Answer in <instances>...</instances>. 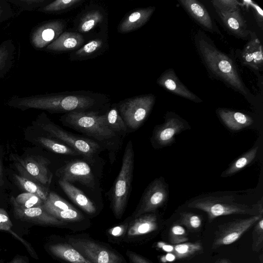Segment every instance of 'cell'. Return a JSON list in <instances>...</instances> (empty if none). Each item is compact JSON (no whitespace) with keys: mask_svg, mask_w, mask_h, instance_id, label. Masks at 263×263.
I'll return each mask as SVG.
<instances>
[{"mask_svg":"<svg viewBox=\"0 0 263 263\" xmlns=\"http://www.w3.org/2000/svg\"><path fill=\"white\" fill-rule=\"evenodd\" d=\"M197 51L210 76L247 98L253 97L245 84L235 62L218 49L210 38L199 30L194 37Z\"/></svg>","mask_w":263,"mask_h":263,"instance_id":"obj_1","label":"cell"},{"mask_svg":"<svg viewBox=\"0 0 263 263\" xmlns=\"http://www.w3.org/2000/svg\"><path fill=\"white\" fill-rule=\"evenodd\" d=\"M63 124L100 142H110L117 138V134L108 125L106 115L93 112L72 111L62 118Z\"/></svg>","mask_w":263,"mask_h":263,"instance_id":"obj_2","label":"cell"},{"mask_svg":"<svg viewBox=\"0 0 263 263\" xmlns=\"http://www.w3.org/2000/svg\"><path fill=\"white\" fill-rule=\"evenodd\" d=\"M134 157L133 143L129 140L124 149L120 171L111 193L112 209L117 218L122 216L129 197L133 177Z\"/></svg>","mask_w":263,"mask_h":263,"instance_id":"obj_3","label":"cell"},{"mask_svg":"<svg viewBox=\"0 0 263 263\" xmlns=\"http://www.w3.org/2000/svg\"><path fill=\"white\" fill-rule=\"evenodd\" d=\"M188 206L205 212L209 222L221 216L232 214L257 215L253 208L236 202L233 196L204 197L190 202Z\"/></svg>","mask_w":263,"mask_h":263,"instance_id":"obj_4","label":"cell"},{"mask_svg":"<svg viewBox=\"0 0 263 263\" xmlns=\"http://www.w3.org/2000/svg\"><path fill=\"white\" fill-rule=\"evenodd\" d=\"M153 94L129 98L119 105L118 111L127 127L132 130L138 128L151 111L155 101Z\"/></svg>","mask_w":263,"mask_h":263,"instance_id":"obj_5","label":"cell"},{"mask_svg":"<svg viewBox=\"0 0 263 263\" xmlns=\"http://www.w3.org/2000/svg\"><path fill=\"white\" fill-rule=\"evenodd\" d=\"M41 127L48 135L72 148L91 162L102 149L101 145L94 140L74 135L52 123L42 124Z\"/></svg>","mask_w":263,"mask_h":263,"instance_id":"obj_6","label":"cell"},{"mask_svg":"<svg viewBox=\"0 0 263 263\" xmlns=\"http://www.w3.org/2000/svg\"><path fill=\"white\" fill-rule=\"evenodd\" d=\"M14 164L21 175L31 179L42 185L51 183L52 174L48 165L49 162L40 156H29L21 158L12 155Z\"/></svg>","mask_w":263,"mask_h":263,"instance_id":"obj_7","label":"cell"},{"mask_svg":"<svg viewBox=\"0 0 263 263\" xmlns=\"http://www.w3.org/2000/svg\"><path fill=\"white\" fill-rule=\"evenodd\" d=\"M262 216L263 213H260L247 218L236 219L219 225L215 233L212 249H217L235 242Z\"/></svg>","mask_w":263,"mask_h":263,"instance_id":"obj_8","label":"cell"},{"mask_svg":"<svg viewBox=\"0 0 263 263\" xmlns=\"http://www.w3.org/2000/svg\"><path fill=\"white\" fill-rule=\"evenodd\" d=\"M68 242L92 263H122L116 254L93 241L72 238Z\"/></svg>","mask_w":263,"mask_h":263,"instance_id":"obj_9","label":"cell"},{"mask_svg":"<svg viewBox=\"0 0 263 263\" xmlns=\"http://www.w3.org/2000/svg\"><path fill=\"white\" fill-rule=\"evenodd\" d=\"M167 196L165 184L160 178L156 179L149 184L143 193L134 213L135 217L155 211L165 202Z\"/></svg>","mask_w":263,"mask_h":263,"instance_id":"obj_10","label":"cell"},{"mask_svg":"<svg viewBox=\"0 0 263 263\" xmlns=\"http://www.w3.org/2000/svg\"><path fill=\"white\" fill-rule=\"evenodd\" d=\"M95 102L94 99L88 96L65 95L47 99L40 106L45 109L70 112L87 109Z\"/></svg>","mask_w":263,"mask_h":263,"instance_id":"obj_11","label":"cell"},{"mask_svg":"<svg viewBox=\"0 0 263 263\" xmlns=\"http://www.w3.org/2000/svg\"><path fill=\"white\" fill-rule=\"evenodd\" d=\"M56 175L59 179L70 181H79L83 185L93 189L95 178L87 163L81 160H74L66 163L58 169Z\"/></svg>","mask_w":263,"mask_h":263,"instance_id":"obj_12","label":"cell"},{"mask_svg":"<svg viewBox=\"0 0 263 263\" xmlns=\"http://www.w3.org/2000/svg\"><path fill=\"white\" fill-rule=\"evenodd\" d=\"M16 219L25 222L41 226H60L65 224L48 213L42 205L28 209H23L12 204Z\"/></svg>","mask_w":263,"mask_h":263,"instance_id":"obj_13","label":"cell"},{"mask_svg":"<svg viewBox=\"0 0 263 263\" xmlns=\"http://www.w3.org/2000/svg\"><path fill=\"white\" fill-rule=\"evenodd\" d=\"M187 14L203 29L212 33L220 34L216 24L206 8L197 0H178Z\"/></svg>","mask_w":263,"mask_h":263,"instance_id":"obj_14","label":"cell"},{"mask_svg":"<svg viewBox=\"0 0 263 263\" xmlns=\"http://www.w3.org/2000/svg\"><path fill=\"white\" fill-rule=\"evenodd\" d=\"M157 83L175 95L195 103H201V99L191 91L179 79L174 69L169 68L164 71L157 80Z\"/></svg>","mask_w":263,"mask_h":263,"instance_id":"obj_15","label":"cell"},{"mask_svg":"<svg viewBox=\"0 0 263 263\" xmlns=\"http://www.w3.org/2000/svg\"><path fill=\"white\" fill-rule=\"evenodd\" d=\"M250 39L240 53L241 64L254 71H261L263 67L262 45L256 33L251 31Z\"/></svg>","mask_w":263,"mask_h":263,"instance_id":"obj_16","label":"cell"},{"mask_svg":"<svg viewBox=\"0 0 263 263\" xmlns=\"http://www.w3.org/2000/svg\"><path fill=\"white\" fill-rule=\"evenodd\" d=\"M216 12L229 32L241 39H248L251 31L249 29L239 9L231 12L218 10H216Z\"/></svg>","mask_w":263,"mask_h":263,"instance_id":"obj_17","label":"cell"},{"mask_svg":"<svg viewBox=\"0 0 263 263\" xmlns=\"http://www.w3.org/2000/svg\"><path fill=\"white\" fill-rule=\"evenodd\" d=\"M155 9V7H148L133 11L120 23L118 32L126 33L140 28L148 21Z\"/></svg>","mask_w":263,"mask_h":263,"instance_id":"obj_18","label":"cell"},{"mask_svg":"<svg viewBox=\"0 0 263 263\" xmlns=\"http://www.w3.org/2000/svg\"><path fill=\"white\" fill-rule=\"evenodd\" d=\"M184 128L183 123L179 119L169 118L156 130L154 139L161 146L167 145L174 141L175 136L180 133Z\"/></svg>","mask_w":263,"mask_h":263,"instance_id":"obj_19","label":"cell"},{"mask_svg":"<svg viewBox=\"0 0 263 263\" xmlns=\"http://www.w3.org/2000/svg\"><path fill=\"white\" fill-rule=\"evenodd\" d=\"M217 114L226 126L233 130H239L250 126L252 118L242 112L225 108H218Z\"/></svg>","mask_w":263,"mask_h":263,"instance_id":"obj_20","label":"cell"},{"mask_svg":"<svg viewBox=\"0 0 263 263\" xmlns=\"http://www.w3.org/2000/svg\"><path fill=\"white\" fill-rule=\"evenodd\" d=\"M59 184L67 196L83 210L89 214L96 212V208L84 193L69 182L59 179Z\"/></svg>","mask_w":263,"mask_h":263,"instance_id":"obj_21","label":"cell"},{"mask_svg":"<svg viewBox=\"0 0 263 263\" xmlns=\"http://www.w3.org/2000/svg\"><path fill=\"white\" fill-rule=\"evenodd\" d=\"M53 256L71 263H92L70 244L58 243L46 246Z\"/></svg>","mask_w":263,"mask_h":263,"instance_id":"obj_22","label":"cell"},{"mask_svg":"<svg viewBox=\"0 0 263 263\" xmlns=\"http://www.w3.org/2000/svg\"><path fill=\"white\" fill-rule=\"evenodd\" d=\"M136 218L128 230V236L142 235L157 229V218L155 214H144Z\"/></svg>","mask_w":263,"mask_h":263,"instance_id":"obj_23","label":"cell"},{"mask_svg":"<svg viewBox=\"0 0 263 263\" xmlns=\"http://www.w3.org/2000/svg\"><path fill=\"white\" fill-rule=\"evenodd\" d=\"M84 42L83 36L77 32H65L53 42L51 48L61 51L75 49Z\"/></svg>","mask_w":263,"mask_h":263,"instance_id":"obj_24","label":"cell"},{"mask_svg":"<svg viewBox=\"0 0 263 263\" xmlns=\"http://www.w3.org/2000/svg\"><path fill=\"white\" fill-rule=\"evenodd\" d=\"M13 179L16 184L26 192L37 196L43 202L47 199L49 192L44 185L22 175L14 174Z\"/></svg>","mask_w":263,"mask_h":263,"instance_id":"obj_25","label":"cell"},{"mask_svg":"<svg viewBox=\"0 0 263 263\" xmlns=\"http://www.w3.org/2000/svg\"><path fill=\"white\" fill-rule=\"evenodd\" d=\"M13 224L7 212L0 208V230L10 233L25 247L29 255L34 259H38L37 255L32 245L25 239L14 232L12 228Z\"/></svg>","mask_w":263,"mask_h":263,"instance_id":"obj_26","label":"cell"},{"mask_svg":"<svg viewBox=\"0 0 263 263\" xmlns=\"http://www.w3.org/2000/svg\"><path fill=\"white\" fill-rule=\"evenodd\" d=\"M203 247L200 241L185 242L174 245L172 252L177 259H183L193 256L201 252Z\"/></svg>","mask_w":263,"mask_h":263,"instance_id":"obj_27","label":"cell"},{"mask_svg":"<svg viewBox=\"0 0 263 263\" xmlns=\"http://www.w3.org/2000/svg\"><path fill=\"white\" fill-rule=\"evenodd\" d=\"M36 141L42 146L55 153L70 156L81 155L74 149L62 142L44 137H37Z\"/></svg>","mask_w":263,"mask_h":263,"instance_id":"obj_28","label":"cell"},{"mask_svg":"<svg viewBox=\"0 0 263 263\" xmlns=\"http://www.w3.org/2000/svg\"><path fill=\"white\" fill-rule=\"evenodd\" d=\"M258 146L254 147L244 153L224 171L223 176H228L241 171L250 164L255 158Z\"/></svg>","mask_w":263,"mask_h":263,"instance_id":"obj_29","label":"cell"},{"mask_svg":"<svg viewBox=\"0 0 263 263\" xmlns=\"http://www.w3.org/2000/svg\"><path fill=\"white\" fill-rule=\"evenodd\" d=\"M102 19L103 15L100 11L97 10L90 11L81 18L78 30L83 33L89 32L100 23Z\"/></svg>","mask_w":263,"mask_h":263,"instance_id":"obj_30","label":"cell"},{"mask_svg":"<svg viewBox=\"0 0 263 263\" xmlns=\"http://www.w3.org/2000/svg\"><path fill=\"white\" fill-rule=\"evenodd\" d=\"M10 200L12 204L23 209L40 206L44 202L37 196L27 192L21 194L16 197H11Z\"/></svg>","mask_w":263,"mask_h":263,"instance_id":"obj_31","label":"cell"},{"mask_svg":"<svg viewBox=\"0 0 263 263\" xmlns=\"http://www.w3.org/2000/svg\"><path fill=\"white\" fill-rule=\"evenodd\" d=\"M106 121L109 127L116 134H126L127 126L116 107H112L106 114Z\"/></svg>","mask_w":263,"mask_h":263,"instance_id":"obj_32","label":"cell"},{"mask_svg":"<svg viewBox=\"0 0 263 263\" xmlns=\"http://www.w3.org/2000/svg\"><path fill=\"white\" fill-rule=\"evenodd\" d=\"M46 211L50 210H67L75 209L70 203L54 192L49 193L47 199L42 204Z\"/></svg>","mask_w":263,"mask_h":263,"instance_id":"obj_33","label":"cell"},{"mask_svg":"<svg viewBox=\"0 0 263 263\" xmlns=\"http://www.w3.org/2000/svg\"><path fill=\"white\" fill-rule=\"evenodd\" d=\"M46 212L62 221H76L83 219V215L76 209L67 210H50Z\"/></svg>","mask_w":263,"mask_h":263,"instance_id":"obj_34","label":"cell"},{"mask_svg":"<svg viewBox=\"0 0 263 263\" xmlns=\"http://www.w3.org/2000/svg\"><path fill=\"white\" fill-rule=\"evenodd\" d=\"M180 223L192 231H197L202 226L201 217L196 214L190 212L180 213Z\"/></svg>","mask_w":263,"mask_h":263,"instance_id":"obj_35","label":"cell"},{"mask_svg":"<svg viewBox=\"0 0 263 263\" xmlns=\"http://www.w3.org/2000/svg\"><path fill=\"white\" fill-rule=\"evenodd\" d=\"M252 231V249L254 252H259L263 247V216L255 223Z\"/></svg>","mask_w":263,"mask_h":263,"instance_id":"obj_36","label":"cell"},{"mask_svg":"<svg viewBox=\"0 0 263 263\" xmlns=\"http://www.w3.org/2000/svg\"><path fill=\"white\" fill-rule=\"evenodd\" d=\"M188 237L185 229L180 224H175L170 229L169 241L174 245L187 241Z\"/></svg>","mask_w":263,"mask_h":263,"instance_id":"obj_37","label":"cell"},{"mask_svg":"<svg viewBox=\"0 0 263 263\" xmlns=\"http://www.w3.org/2000/svg\"><path fill=\"white\" fill-rule=\"evenodd\" d=\"M103 46L102 40L96 39L90 41L76 52L78 57H85L92 54L98 51Z\"/></svg>","mask_w":263,"mask_h":263,"instance_id":"obj_38","label":"cell"},{"mask_svg":"<svg viewBox=\"0 0 263 263\" xmlns=\"http://www.w3.org/2000/svg\"><path fill=\"white\" fill-rule=\"evenodd\" d=\"M211 3L215 10L231 12L239 9L242 4L236 0H213Z\"/></svg>","mask_w":263,"mask_h":263,"instance_id":"obj_39","label":"cell"},{"mask_svg":"<svg viewBox=\"0 0 263 263\" xmlns=\"http://www.w3.org/2000/svg\"><path fill=\"white\" fill-rule=\"evenodd\" d=\"M81 0H57L47 6V9L51 11H59L68 9L80 3Z\"/></svg>","mask_w":263,"mask_h":263,"instance_id":"obj_40","label":"cell"},{"mask_svg":"<svg viewBox=\"0 0 263 263\" xmlns=\"http://www.w3.org/2000/svg\"><path fill=\"white\" fill-rule=\"evenodd\" d=\"M244 5L249 6L253 12L258 26L262 29L263 25V13L260 7L252 1H244Z\"/></svg>","mask_w":263,"mask_h":263,"instance_id":"obj_41","label":"cell"},{"mask_svg":"<svg viewBox=\"0 0 263 263\" xmlns=\"http://www.w3.org/2000/svg\"><path fill=\"white\" fill-rule=\"evenodd\" d=\"M29 258L27 256L17 254L8 263H29Z\"/></svg>","mask_w":263,"mask_h":263,"instance_id":"obj_42","label":"cell"},{"mask_svg":"<svg viewBox=\"0 0 263 263\" xmlns=\"http://www.w3.org/2000/svg\"><path fill=\"white\" fill-rule=\"evenodd\" d=\"M128 256L133 263H149L143 257L135 253H130Z\"/></svg>","mask_w":263,"mask_h":263,"instance_id":"obj_43","label":"cell"},{"mask_svg":"<svg viewBox=\"0 0 263 263\" xmlns=\"http://www.w3.org/2000/svg\"><path fill=\"white\" fill-rule=\"evenodd\" d=\"M124 228L123 226H117L110 229L109 232L112 236H119L124 232Z\"/></svg>","mask_w":263,"mask_h":263,"instance_id":"obj_44","label":"cell"},{"mask_svg":"<svg viewBox=\"0 0 263 263\" xmlns=\"http://www.w3.org/2000/svg\"><path fill=\"white\" fill-rule=\"evenodd\" d=\"M158 247L167 253H172L174 250V246L162 242H160L158 243Z\"/></svg>","mask_w":263,"mask_h":263,"instance_id":"obj_45","label":"cell"},{"mask_svg":"<svg viewBox=\"0 0 263 263\" xmlns=\"http://www.w3.org/2000/svg\"><path fill=\"white\" fill-rule=\"evenodd\" d=\"M176 257L173 253H167L165 255L161 257V261L163 262H171L176 259Z\"/></svg>","mask_w":263,"mask_h":263,"instance_id":"obj_46","label":"cell"},{"mask_svg":"<svg viewBox=\"0 0 263 263\" xmlns=\"http://www.w3.org/2000/svg\"><path fill=\"white\" fill-rule=\"evenodd\" d=\"M4 184V181L3 179V170L1 164V161L0 159V186H2Z\"/></svg>","mask_w":263,"mask_h":263,"instance_id":"obj_47","label":"cell"},{"mask_svg":"<svg viewBox=\"0 0 263 263\" xmlns=\"http://www.w3.org/2000/svg\"><path fill=\"white\" fill-rule=\"evenodd\" d=\"M219 263H231L230 261H229L228 259H221Z\"/></svg>","mask_w":263,"mask_h":263,"instance_id":"obj_48","label":"cell"},{"mask_svg":"<svg viewBox=\"0 0 263 263\" xmlns=\"http://www.w3.org/2000/svg\"><path fill=\"white\" fill-rule=\"evenodd\" d=\"M5 262V260L2 259H0V263H4Z\"/></svg>","mask_w":263,"mask_h":263,"instance_id":"obj_49","label":"cell"},{"mask_svg":"<svg viewBox=\"0 0 263 263\" xmlns=\"http://www.w3.org/2000/svg\"><path fill=\"white\" fill-rule=\"evenodd\" d=\"M2 247H1V245L0 244V252L2 251Z\"/></svg>","mask_w":263,"mask_h":263,"instance_id":"obj_50","label":"cell"}]
</instances>
